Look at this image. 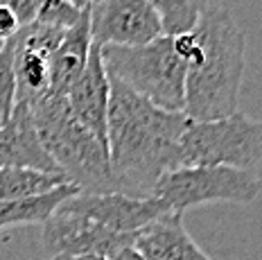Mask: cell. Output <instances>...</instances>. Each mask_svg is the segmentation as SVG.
Masks as SVG:
<instances>
[{
  "label": "cell",
  "mask_w": 262,
  "mask_h": 260,
  "mask_svg": "<svg viewBox=\"0 0 262 260\" xmlns=\"http://www.w3.org/2000/svg\"><path fill=\"white\" fill-rule=\"evenodd\" d=\"M16 106V75H14V55L9 41L0 50V127L9 120Z\"/></svg>",
  "instance_id": "cell-18"
},
{
  "label": "cell",
  "mask_w": 262,
  "mask_h": 260,
  "mask_svg": "<svg viewBox=\"0 0 262 260\" xmlns=\"http://www.w3.org/2000/svg\"><path fill=\"white\" fill-rule=\"evenodd\" d=\"M41 240L43 249L57 256H102L111 258L120 249L134 245L136 233H116L106 226L97 224L84 213L75 210L68 202L59 204V208L43 222Z\"/></svg>",
  "instance_id": "cell-7"
},
{
  "label": "cell",
  "mask_w": 262,
  "mask_h": 260,
  "mask_svg": "<svg viewBox=\"0 0 262 260\" xmlns=\"http://www.w3.org/2000/svg\"><path fill=\"white\" fill-rule=\"evenodd\" d=\"M262 161V120L231 113L217 120H190L181 136V165H226L251 170Z\"/></svg>",
  "instance_id": "cell-5"
},
{
  "label": "cell",
  "mask_w": 262,
  "mask_h": 260,
  "mask_svg": "<svg viewBox=\"0 0 262 260\" xmlns=\"http://www.w3.org/2000/svg\"><path fill=\"white\" fill-rule=\"evenodd\" d=\"M93 39H91V23H89V7L81 12L79 20L63 32L57 50L50 59V91L48 95H63L70 91L75 79L81 75L86 61H89Z\"/></svg>",
  "instance_id": "cell-14"
},
{
  "label": "cell",
  "mask_w": 262,
  "mask_h": 260,
  "mask_svg": "<svg viewBox=\"0 0 262 260\" xmlns=\"http://www.w3.org/2000/svg\"><path fill=\"white\" fill-rule=\"evenodd\" d=\"M108 77L118 79L136 95L158 109L183 113L185 59L174 36L161 34L145 46H100Z\"/></svg>",
  "instance_id": "cell-4"
},
{
  "label": "cell",
  "mask_w": 262,
  "mask_h": 260,
  "mask_svg": "<svg viewBox=\"0 0 262 260\" xmlns=\"http://www.w3.org/2000/svg\"><path fill=\"white\" fill-rule=\"evenodd\" d=\"M75 210L84 213L97 224L116 233H136L145 224L154 222L161 215L170 213L156 197H127L120 192H75L73 197L66 199Z\"/></svg>",
  "instance_id": "cell-10"
},
{
  "label": "cell",
  "mask_w": 262,
  "mask_h": 260,
  "mask_svg": "<svg viewBox=\"0 0 262 260\" xmlns=\"http://www.w3.org/2000/svg\"><path fill=\"white\" fill-rule=\"evenodd\" d=\"M161 18L163 34L177 36L196 25L208 0H147Z\"/></svg>",
  "instance_id": "cell-17"
},
{
  "label": "cell",
  "mask_w": 262,
  "mask_h": 260,
  "mask_svg": "<svg viewBox=\"0 0 262 260\" xmlns=\"http://www.w3.org/2000/svg\"><path fill=\"white\" fill-rule=\"evenodd\" d=\"M0 167H32L61 175L43 147L27 102H16L9 120L0 127Z\"/></svg>",
  "instance_id": "cell-12"
},
{
  "label": "cell",
  "mask_w": 262,
  "mask_h": 260,
  "mask_svg": "<svg viewBox=\"0 0 262 260\" xmlns=\"http://www.w3.org/2000/svg\"><path fill=\"white\" fill-rule=\"evenodd\" d=\"M63 183L70 181L63 175H54V172H41L32 167H0V202L39 197Z\"/></svg>",
  "instance_id": "cell-16"
},
{
  "label": "cell",
  "mask_w": 262,
  "mask_h": 260,
  "mask_svg": "<svg viewBox=\"0 0 262 260\" xmlns=\"http://www.w3.org/2000/svg\"><path fill=\"white\" fill-rule=\"evenodd\" d=\"M174 41L185 59L183 116L201 122L235 113L247 39L231 7L208 0L194 28Z\"/></svg>",
  "instance_id": "cell-2"
},
{
  "label": "cell",
  "mask_w": 262,
  "mask_h": 260,
  "mask_svg": "<svg viewBox=\"0 0 262 260\" xmlns=\"http://www.w3.org/2000/svg\"><path fill=\"white\" fill-rule=\"evenodd\" d=\"M111 79L106 111V149L113 188L127 197L147 199L156 181L181 165V136L190 118L158 109Z\"/></svg>",
  "instance_id": "cell-1"
},
{
  "label": "cell",
  "mask_w": 262,
  "mask_h": 260,
  "mask_svg": "<svg viewBox=\"0 0 262 260\" xmlns=\"http://www.w3.org/2000/svg\"><path fill=\"white\" fill-rule=\"evenodd\" d=\"M30 109L43 147L79 192H116L106 145L77 122L63 95H46Z\"/></svg>",
  "instance_id": "cell-3"
},
{
  "label": "cell",
  "mask_w": 262,
  "mask_h": 260,
  "mask_svg": "<svg viewBox=\"0 0 262 260\" xmlns=\"http://www.w3.org/2000/svg\"><path fill=\"white\" fill-rule=\"evenodd\" d=\"M81 12H84V9H77L75 5H70L68 0H41L39 12H36V20L43 25L68 30L79 20Z\"/></svg>",
  "instance_id": "cell-19"
},
{
  "label": "cell",
  "mask_w": 262,
  "mask_h": 260,
  "mask_svg": "<svg viewBox=\"0 0 262 260\" xmlns=\"http://www.w3.org/2000/svg\"><path fill=\"white\" fill-rule=\"evenodd\" d=\"M50 260H106V258H102V256H57Z\"/></svg>",
  "instance_id": "cell-22"
},
{
  "label": "cell",
  "mask_w": 262,
  "mask_h": 260,
  "mask_svg": "<svg viewBox=\"0 0 262 260\" xmlns=\"http://www.w3.org/2000/svg\"><path fill=\"white\" fill-rule=\"evenodd\" d=\"M66 30L43 25L39 20L27 23L9 39L14 55L16 102L34 104L50 91V59Z\"/></svg>",
  "instance_id": "cell-9"
},
{
  "label": "cell",
  "mask_w": 262,
  "mask_h": 260,
  "mask_svg": "<svg viewBox=\"0 0 262 260\" xmlns=\"http://www.w3.org/2000/svg\"><path fill=\"white\" fill-rule=\"evenodd\" d=\"M131 247L145 260H210L185 231L179 213H165L138 229Z\"/></svg>",
  "instance_id": "cell-13"
},
{
  "label": "cell",
  "mask_w": 262,
  "mask_h": 260,
  "mask_svg": "<svg viewBox=\"0 0 262 260\" xmlns=\"http://www.w3.org/2000/svg\"><path fill=\"white\" fill-rule=\"evenodd\" d=\"M260 181L251 170L226 165H179L156 181L151 197L161 199L170 213L212 202L249 204L258 197Z\"/></svg>",
  "instance_id": "cell-6"
},
{
  "label": "cell",
  "mask_w": 262,
  "mask_h": 260,
  "mask_svg": "<svg viewBox=\"0 0 262 260\" xmlns=\"http://www.w3.org/2000/svg\"><path fill=\"white\" fill-rule=\"evenodd\" d=\"M108 260H145V258L140 256V253L136 251L134 247H124V249H120L118 253H113Z\"/></svg>",
  "instance_id": "cell-21"
},
{
  "label": "cell",
  "mask_w": 262,
  "mask_h": 260,
  "mask_svg": "<svg viewBox=\"0 0 262 260\" xmlns=\"http://www.w3.org/2000/svg\"><path fill=\"white\" fill-rule=\"evenodd\" d=\"M3 46H5V41H0V50H3Z\"/></svg>",
  "instance_id": "cell-23"
},
{
  "label": "cell",
  "mask_w": 262,
  "mask_h": 260,
  "mask_svg": "<svg viewBox=\"0 0 262 260\" xmlns=\"http://www.w3.org/2000/svg\"><path fill=\"white\" fill-rule=\"evenodd\" d=\"M18 28H20V23L14 16V12L9 7H5V5H0V41L7 43L18 32Z\"/></svg>",
  "instance_id": "cell-20"
},
{
  "label": "cell",
  "mask_w": 262,
  "mask_h": 260,
  "mask_svg": "<svg viewBox=\"0 0 262 260\" xmlns=\"http://www.w3.org/2000/svg\"><path fill=\"white\" fill-rule=\"evenodd\" d=\"M91 39L97 46H145L163 34L161 18L147 0H91Z\"/></svg>",
  "instance_id": "cell-8"
},
{
  "label": "cell",
  "mask_w": 262,
  "mask_h": 260,
  "mask_svg": "<svg viewBox=\"0 0 262 260\" xmlns=\"http://www.w3.org/2000/svg\"><path fill=\"white\" fill-rule=\"evenodd\" d=\"M75 192H79L77 186L63 183V186L54 188L46 194H39V197L3 199L0 202V229L9 224H43L59 208V204H63Z\"/></svg>",
  "instance_id": "cell-15"
},
{
  "label": "cell",
  "mask_w": 262,
  "mask_h": 260,
  "mask_svg": "<svg viewBox=\"0 0 262 260\" xmlns=\"http://www.w3.org/2000/svg\"><path fill=\"white\" fill-rule=\"evenodd\" d=\"M108 97H111V79H108L104 63H102L100 46L93 43L89 52V61L70 91L66 93L68 106L77 122L84 129L106 145V111H108Z\"/></svg>",
  "instance_id": "cell-11"
}]
</instances>
